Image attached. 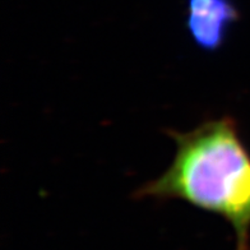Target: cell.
Returning a JSON list of instances; mask_svg holds the SVG:
<instances>
[{
  "mask_svg": "<svg viewBox=\"0 0 250 250\" xmlns=\"http://www.w3.org/2000/svg\"><path fill=\"white\" fill-rule=\"evenodd\" d=\"M239 20L240 10L234 0H187L185 30L203 53L220 51Z\"/></svg>",
  "mask_w": 250,
  "mask_h": 250,
  "instance_id": "cell-2",
  "label": "cell"
},
{
  "mask_svg": "<svg viewBox=\"0 0 250 250\" xmlns=\"http://www.w3.org/2000/svg\"><path fill=\"white\" fill-rule=\"evenodd\" d=\"M176 145L174 160L135 198L180 199L224 218L236 236V250H250V152L237 123L224 115L189 132L166 130Z\"/></svg>",
  "mask_w": 250,
  "mask_h": 250,
  "instance_id": "cell-1",
  "label": "cell"
}]
</instances>
